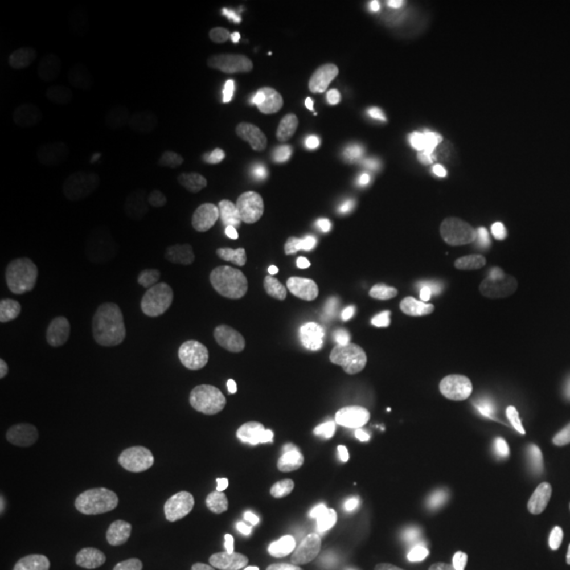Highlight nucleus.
Returning <instances> with one entry per match:
<instances>
[{
    "instance_id": "obj_5",
    "label": "nucleus",
    "mask_w": 570,
    "mask_h": 570,
    "mask_svg": "<svg viewBox=\"0 0 570 570\" xmlns=\"http://www.w3.org/2000/svg\"><path fill=\"white\" fill-rule=\"evenodd\" d=\"M396 312L394 288L375 275H352L327 285L320 317L352 336H370L391 323Z\"/></svg>"
},
{
    "instance_id": "obj_10",
    "label": "nucleus",
    "mask_w": 570,
    "mask_h": 570,
    "mask_svg": "<svg viewBox=\"0 0 570 570\" xmlns=\"http://www.w3.org/2000/svg\"><path fill=\"white\" fill-rule=\"evenodd\" d=\"M92 146V130L85 119L56 117L32 127L21 140V164L30 173L53 175L75 167Z\"/></svg>"
},
{
    "instance_id": "obj_23",
    "label": "nucleus",
    "mask_w": 570,
    "mask_h": 570,
    "mask_svg": "<svg viewBox=\"0 0 570 570\" xmlns=\"http://www.w3.org/2000/svg\"><path fill=\"white\" fill-rule=\"evenodd\" d=\"M566 570H570V566H568V568H566Z\"/></svg>"
},
{
    "instance_id": "obj_4",
    "label": "nucleus",
    "mask_w": 570,
    "mask_h": 570,
    "mask_svg": "<svg viewBox=\"0 0 570 570\" xmlns=\"http://www.w3.org/2000/svg\"><path fill=\"white\" fill-rule=\"evenodd\" d=\"M106 298V281L80 256H59L32 277V304L40 315L75 320L96 312Z\"/></svg>"
},
{
    "instance_id": "obj_1",
    "label": "nucleus",
    "mask_w": 570,
    "mask_h": 570,
    "mask_svg": "<svg viewBox=\"0 0 570 570\" xmlns=\"http://www.w3.org/2000/svg\"><path fill=\"white\" fill-rule=\"evenodd\" d=\"M248 454V439L233 428H185L156 458V483L173 502H204L244 475Z\"/></svg>"
},
{
    "instance_id": "obj_13",
    "label": "nucleus",
    "mask_w": 570,
    "mask_h": 570,
    "mask_svg": "<svg viewBox=\"0 0 570 570\" xmlns=\"http://www.w3.org/2000/svg\"><path fill=\"white\" fill-rule=\"evenodd\" d=\"M173 69L183 82L194 88H206L217 80L223 63V46L219 35L204 17H190L180 24L173 40Z\"/></svg>"
},
{
    "instance_id": "obj_7",
    "label": "nucleus",
    "mask_w": 570,
    "mask_h": 570,
    "mask_svg": "<svg viewBox=\"0 0 570 570\" xmlns=\"http://www.w3.org/2000/svg\"><path fill=\"white\" fill-rule=\"evenodd\" d=\"M550 529L544 515L529 508L499 512L481 537L479 562L483 570H529L544 547Z\"/></svg>"
},
{
    "instance_id": "obj_14",
    "label": "nucleus",
    "mask_w": 570,
    "mask_h": 570,
    "mask_svg": "<svg viewBox=\"0 0 570 570\" xmlns=\"http://www.w3.org/2000/svg\"><path fill=\"white\" fill-rule=\"evenodd\" d=\"M460 407V394L436 377H410L396 396V415L436 423Z\"/></svg>"
},
{
    "instance_id": "obj_9",
    "label": "nucleus",
    "mask_w": 570,
    "mask_h": 570,
    "mask_svg": "<svg viewBox=\"0 0 570 570\" xmlns=\"http://www.w3.org/2000/svg\"><path fill=\"white\" fill-rule=\"evenodd\" d=\"M323 275L315 265L291 262L277 267L259 288V309L277 325H298L317 315L325 298Z\"/></svg>"
},
{
    "instance_id": "obj_15",
    "label": "nucleus",
    "mask_w": 570,
    "mask_h": 570,
    "mask_svg": "<svg viewBox=\"0 0 570 570\" xmlns=\"http://www.w3.org/2000/svg\"><path fill=\"white\" fill-rule=\"evenodd\" d=\"M518 164L529 173L570 185V132L539 135L518 148Z\"/></svg>"
},
{
    "instance_id": "obj_19",
    "label": "nucleus",
    "mask_w": 570,
    "mask_h": 570,
    "mask_svg": "<svg viewBox=\"0 0 570 570\" xmlns=\"http://www.w3.org/2000/svg\"><path fill=\"white\" fill-rule=\"evenodd\" d=\"M554 558L570 566V499H554L544 512Z\"/></svg>"
},
{
    "instance_id": "obj_8",
    "label": "nucleus",
    "mask_w": 570,
    "mask_h": 570,
    "mask_svg": "<svg viewBox=\"0 0 570 570\" xmlns=\"http://www.w3.org/2000/svg\"><path fill=\"white\" fill-rule=\"evenodd\" d=\"M169 198L188 223L219 227L233 214V194L225 177L206 159H188L169 177Z\"/></svg>"
},
{
    "instance_id": "obj_21",
    "label": "nucleus",
    "mask_w": 570,
    "mask_h": 570,
    "mask_svg": "<svg viewBox=\"0 0 570 570\" xmlns=\"http://www.w3.org/2000/svg\"><path fill=\"white\" fill-rule=\"evenodd\" d=\"M554 35L570 46V21H558V24H554Z\"/></svg>"
},
{
    "instance_id": "obj_17",
    "label": "nucleus",
    "mask_w": 570,
    "mask_h": 570,
    "mask_svg": "<svg viewBox=\"0 0 570 570\" xmlns=\"http://www.w3.org/2000/svg\"><path fill=\"white\" fill-rule=\"evenodd\" d=\"M525 101L537 109H558L570 101V75L562 69H531L523 77Z\"/></svg>"
},
{
    "instance_id": "obj_20",
    "label": "nucleus",
    "mask_w": 570,
    "mask_h": 570,
    "mask_svg": "<svg viewBox=\"0 0 570 570\" xmlns=\"http://www.w3.org/2000/svg\"><path fill=\"white\" fill-rule=\"evenodd\" d=\"M558 256H570V198L562 206L560 225H558Z\"/></svg>"
},
{
    "instance_id": "obj_18",
    "label": "nucleus",
    "mask_w": 570,
    "mask_h": 570,
    "mask_svg": "<svg viewBox=\"0 0 570 570\" xmlns=\"http://www.w3.org/2000/svg\"><path fill=\"white\" fill-rule=\"evenodd\" d=\"M562 389L566 386H562L560 375H554L552 370H539V373L529 377L525 383H515V386H510L508 396L515 407L533 412V410L552 407V404L562 396Z\"/></svg>"
},
{
    "instance_id": "obj_16",
    "label": "nucleus",
    "mask_w": 570,
    "mask_h": 570,
    "mask_svg": "<svg viewBox=\"0 0 570 570\" xmlns=\"http://www.w3.org/2000/svg\"><path fill=\"white\" fill-rule=\"evenodd\" d=\"M370 508L373 515L386 520H404L417 510V494L402 475L383 473L370 487Z\"/></svg>"
},
{
    "instance_id": "obj_3",
    "label": "nucleus",
    "mask_w": 570,
    "mask_h": 570,
    "mask_svg": "<svg viewBox=\"0 0 570 570\" xmlns=\"http://www.w3.org/2000/svg\"><path fill=\"white\" fill-rule=\"evenodd\" d=\"M367 481L360 473H341L327 479L312 499V533L327 550H354L373 529Z\"/></svg>"
},
{
    "instance_id": "obj_2",
    "label": "nucleus",
    "mask_w": 570,
    "mask_h": 570,
    "mask_svg": "<svg viewBox=\"0 0 570 570\" xmlns=\"http://www.w3.org/2000/svg\"><path fill=\"white\" fill-rule=\"evenodd\" d=\"M175 375L156 352H135L104 362L90 377L92 402L109 415H151L173 394Z\"/></svg>"
},
{
    "instance_id": "obj_6",
    "label": "nucleus",
    "mask_w": 570,
    "mask_h": 570,
    "mask_svg": "<svg viewBox=\"0 0 570 570\" xmlns=\"http://www.w3.org/2000/svg\"><path fill=\"white\" fill-rule=\"evenodd\" d=\"M154 180V151L140 135H114L98 151L92 188L106 204L127 206L146 196Z\"/></svg>"
},
{
    "instance_id": "obj_12",
    "label": "nucleus",
    "mask_w": 570,
    "mask_h": 570,
    "mask_svg": "<svg viewBox=\"0 0 570 570\" xmlns=\"http://www.w3.org/2000/svg\"><path fill=\"white\" fill-rule=\"evenodd\" d=\"M111 240L119 252L138 262H169L180 254L183 230L161 214L140 212L125 214L111 230Z\"/></svg>"
},
{
    "instance_id": "obj_11",
    "label": "nucleus",
    "mask_w": 570,
    "mask_h": 570,
    "mask_svg": "<svg viewBox=\"0 0 570 570\" xmlns=\"http://www.w3.org/2000/svg\"><path fill=\"white\" fill-rule=\"evenodd\" d=\"M444 458L473 481L494 483L518 465V449L494 431H458L444 441Z\"/></svg>"
},
{
    "instance_id": "obj_22",
    "label": "nucleus",
    "mask_w": 570,
    "mask_h": 570,
    "mask_svg": "<svg viewBox=\"0 0 570 570\" xmlns=\"http://www.w3.org/2000/svg\"><path fill=\"white\" fill-rule=\"evenodd\" d=\"M238 570H262V568H254V566H248V568H238Z\"/></svg>"
}]
</instances>
